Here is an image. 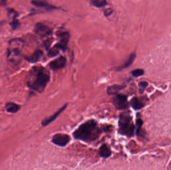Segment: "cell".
<instances>
[{
	"label": "cell",
	"mask_w": 171,
	"mask_h": 170,
	"mask_svg": "<svg viewBox=\"0 0 171 170\" xmlns=\"http://www.w3.org/2000/svg\"><path fill=\"white\" fill-rule=\"evenodd\" d=\"M35 33L40 36H45L51 34L52 31L49 27L41 22L36 24L34 29Z\"/></svg>",
	"instance_id": "obj_7"
},
{
	"label": "cell",
	"mask_w": 171,
	"mask_h": 170,
	"mask_svg": "<svg viewBox=\"0 0 171 170\" xmlns=\"http://www.w3.org/2000/svg\"><path fill=\"white\" fill-rule=\"evenodd\" d=\"M32 5L35 6V7H42L44 9H47V10H54V9H57V7L50 5L49 3L46 1H33L31 2Z\"/></svg>",
	"instance_id": "obj_11"
},
{
	"label": "cell",
	"mask_w": 171,
	"mask_h": 170,
	"mask_svg": "<svg viewBox=\"0 0 171 170\" xmlns=\"http://www.w3.org/2000/svg\"><path fill=\"white\" fill-rule=\"evenodd\" d=\"M59 49L56 46L50 49L49 52L48 53V56L50 57H53L56 56L58 54H59Z\"/></svg>",
	"instance_id": "obj_18"
},
{
	"label": "cell",
	"mask_w": 171,
	"mask_h": 170,
	"mask_svg": "<svg viewBox=\"0 0 171 170\" xmlns=\"http://www.w3.org/2000/svg\"><path fill=\"white\" fill-rule=\"evenodd\" d=\"M102 132L97 122L92 119L81 124L73 135L76 139L85 142H91L99 138Z\"/></svg>",
	"instance_id": "obj_2"
},
{
	"label": "cell",
	"mask_w": 171,
	"mask_h": 170,
	"mask_svg": "<svg viewBox=\"0 0 171 170\" xmlns=\"http://www.w3.org/2000/svg\"><path fill=\"white\" fill-rule=\"evenodd\" d=\"M91 3L96 7H102L106 6L107 2L105 0H93L91 2Z\"/></svg>",
	"instance_id": "obj_17"
},
{
	"label": "cell",
	"mask_w": 171,
	"mask_h": 170,
	"mask_svg": "<svg viewBox=\"0 0 171 170\" xmlns=\"http://www.w3.org/2000/svg\"><path fill=\"white\" fill-rule=\"evenodd\" d=\"M119 133L123 135L132 137L134 135L135 126L133 123L132 118L129 112H123L119 116Z\"/></svg>",
	"instance_id": "obj_3"
},
{
	"label": "cell",
	"mask_w": 171,
	"mask_h": 170,
	"mask_svg": "<svg viewBox=\"0 0 171 170\" xmlns=\"http://www.w3.org/2000/svg\"><path fill=\"white\" fill-rule=\"evenodd\" d=\"M125 87V85H113L108 87L107 89V93L109 95H116L120 91L124 89Z\"/></svg>",
	"instance_id": "obj_12"
},
{
	"label": "cell",
	"mask_w": 171,
	"mask_h": 170,
	"mask_svg": "<svg viewBox=\"0 0 171 170\" xmlns=\"http://www.w3.org/2000/svg\"><path fill=\"white\" fill-rule=\"evenodd\" d=\"M99 155L101 157L104 158H107L111 156L112 151L107 144H103L101 146L99 149Z\"/></svg>",
	"instance_id": "obj_13"
},
{
	"label": "cell",
	"mask_w": 171,
	"mask_h": 170,
	"mask_svg": "<svg viewBox=\"0 0 171 170\" xmlns=\"http://www.w3.org/2000/svg\"><path fill=\"white\" fill-rule=\"evenodd\" d=\"M66 63V60L64 56H60L56 60L52 61L49 63V66L53 70L61 69L65 67Z\"/></svg>",
	"instance_id": "obj_8"
},
{
	"label": "cell",
	"mask_w": 171,
	"mask_h": 170,
	"mask_svg": "<svg viewBox=\"0 0 171 170\" xmlns=\"http://www.w3.org/2000/svg\"><path fill=\"white\" fill-rule=\"evenodd\" d=\"M112 9L109 8V9H107L105 10V12H104V15H105L106 17H108L110 15H111L112 14Z\"/></svg>",
	"instance_id": "obj_24"
},
{
	"label": "cell",
	"mask_w": 171,
	"mask_h": 170,
	"mask_svg": "<svg viewBox=\"0 0 171 170\" xmlns=\"http://www.w3.org/2000/svg\"><path fill=\"white\" fill-rule=\"evenodd\" d=\"M113 104L115 107L118 110H124L129 107V103L127 97L125 95L118 94L113 98Z\"/></svg>",
	"instance_id": "obj_4"
},
{
	"label": "cell",
	"mask_w": 171,
	"mask_h": 170,
	"mask_svg": "<svg viewBox=\"0 0 171 170\" xmlns=\"http://www.w3.org/2000/svg\"><path fill=\"white\" fill-rule=\"evenodd\" d=\"M10 25L12 29L13 30H16L19 29L21 26L20 22L16 19H13L12 21L10 22Z\"/></svg>",
	"instance_id": "obj_19"
},
{
	"label": "cell",
	"mask_w": 171,
	"mask_h": 170,
	"mask_svg": "<svg viewBox=\"0 0 171 170\" xmlns=\"http://www.w3.org/2000/svg\"><path fill=\"white\" fill-rule=\"evenodd\" d=\"M135 57H136V55H135L134 53H132V54H131L128 59L124 63V65H123L121 66H119V67H118L117 70H123L124 68L129 67V66H131L134 60H135Z\"/></svg>",
	"instance_id": "obj_15"
},
{
	"label": "cell",
	"mask_w": 171,
	"mask_h": 170,
	"mask_svg": "<svg viewBox=\"0 0 171 170\" xmlns=\"http://www.w3.org/2000/svg\"><path fill=\"white\" fill-rule=\"evenodd\" d=\"M143 124V121L141 119H138L137 120L136 122V125H137V129L136 132L137 134H138L139 131H140V129L141 128L142 125Z\"/></svg>",
	"instance_id": "obj_23"
},
{
	"label": "cell",
	"mask_w": 171,
	"mask_h": 170,
	"mask_svg": "<svg viewBox=\"0 0 171 170\" xmlns=\"http://www.w3.org/2000/svg\"><path fill=\"white\" fill-rule=\"evenodd\" d=\"M50 79V73L46 68L40 66L32 67L26 78L28 86L33 90L42 93Z\"/></svg>",
	"instance_id": "obj_1"
},
{
	"label": "cell",
	"mask_w": 171,
	"mask_h": 170,
	"mask_svg": "<svg viewBox=\"0 0 171 170\" xmlns=\"http://www.w3.org/2000/svg\"><path fill=\"white\" fill-rule=\"evenodd\" d=\"M60 37V41L55 45L59 50L65 51L67 47L68 43L69 42L70 35L68 32H61L58 35Z\"/></svg>",
	"instance_id": "obj_6"
},
{
	"label": "cell",
	"mask_w": 171,
	"mask_h": 170,
	"mask_svg": "<svg viewBox=\"0 0 171 170\" xmlns=\"http://www.w3.org/2000/svg\"><path fill=\"white\" fill-rule=\"evenodd\" d=\"M70 141V137L66 134H56L53 137L52 142L59 146H66Z\"/></svg>",
	"instance_id": "obj_5"
},
{
	"label": "cell",
	"mask_w": 171,
	"mask_h": 170,
	"mask_svg": "<svg viewBox=\"0 0 171 170\" xmlns=\"http://www.w3.org/2000/svg\"><path fill=\"white\" fill-rule=\"evenodd\" d=\"M8 15L9 17H11L13 20V19H16V17L18 16V14L13 9H8Z\"/></svg>",
	"instance_id": "obj_21"
},
{
	"label": "cell",
	"mask_w": 171,
	"mask_h": 170,
	"mask_svg": "<svg viewBox=\"0 0 171 170\" xmlns=\"http://www.w3.org/2000/svg\"><path fill=\"white\" fill-rule=\"evenodd\" d=\"M67 106V104H66L64 105L61 108L59 109L56 113H54V114H53L52 115L45 118L42 121V125L43 126H46L48 125H49V124L52 122L53 121L55 120V119H56L59 116V115L62 112L64 111V110L66 108Z\"/></svg>",
	"instance_id": "obj_9"
},
{
	"label": "cell",
	"mask_w": 171,
	"mask_h": 170,
	"mask_svg": "<svg viewBox=\"0 0 171 170\" xmlns=\"http://www.w3.org/2000/svg\"><path fill=\"white\" fill-rule=\"evenodd\" d=\"M6 108L8 112L15 113L20 110V106L13 102H8L6 105Z\"/></svg>",
	"instance_id": "obj_14"
},
{
	"label": "cell",
	"mask_w": 171,
	"mask_h": 170,
	"mask_svg": "<svg viewBox=\"0 0 171 170\" xmlns=\"http://www.w3.org/2000/svg\"><path fill=\"white\" fill-rule=\"evenodd\" d=\"M132 107L135 110H139L144 107V104L137 98L134 97L130 101Z\"/></svg>",
	"instance_id": "obj_16"
},
{
	"label": "cell",
	"mask_w": 171,
	"mask_h": 170,
	"mask_svg": "<svg viewBox=\"0 0 171 170\" xmlns=\"http://www.w3.org/2000/svg\"><path fill=\"white\" fill-rule=\"evenodd\" d=\"M131 73L135 77H139L140 76L144 75V71L143 70H141V69H137V70H133Z\"/></svg>",
	"instance_id": "obj_20"
},
{
	"label": "cell",
	"mask_w": 171,
	"mask_h": 170,
	"mask_svg": "<svg viewBox=\"0 0 171 170\" xmlns=\"http://www.w3.org/2000/svg\"><path fill=\"white\" fill-rule=\"evenodd\" d=\"M43 56V52L41 50H37L30 56L25 57V60L31 63H36L39 61Z\"/></svg>",
	"instance_id": "obj_10"
},
{
	"label": "cell",
	"mask_w": 171,
	"mask_h": 170,
	"mask_svg": "<svg viewBox=\"0 0 171 170\" xmlns=\"http://www.w3.org/2000/svg\"><path fill=\"white\" fill-rule=\"evenodd\" d=\"M148 83L145 81H142L139 83V91L141 93H143L145 90V88L147 86Z\"/></svg>",
	"instance_id": "obj_22"
}]
</instances>
